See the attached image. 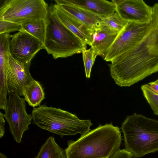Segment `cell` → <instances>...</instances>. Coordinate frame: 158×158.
<instances>
[{"mask_svg": "<svg viewBox=\"0 0 158 158\" xmlns=\"http://www.w3.org/2000/svg\"><path fill=\"white\" fill-rule=\"evenodd\" d=\"M125 149L133 158L158 151V120L134 113L122 124Z\"/></svg>", "mask_w": 158, "mask_h": 158, "instance_id": "3", "label": "cell"}, {"mask_svg": "<svg viewBox=\"0 0 158 158\" xmlns=\"http://www.w3.org/2000/svg\"><path fill=\"white\" fill-rule=\"evenodd\" d=\"M44 0H6L0 8V20L19 24L46 19L48 11Z\"/></svg>", "mask_w": 158, "mask_h": 158, "instance_id": "6", "label": "cell"}, {"mask_svg": "<svg viewBox=\"0 0 158 158\" xmlns=\"http://www.w3.org/2000/svg\"><path fill=\"white\" fill-rule=\"evenodd\" d=\"M143 95L154 114L158 115V94L154 92L147 84L141 87Z\"/></svg>", "mask_w": 158, "mask_h": 158, "instance_id": "20", "label": "cell"}, {"mask_svg": "<svg viewBox=\"0 0 158 158\" xmlns=\"http://www.w3.org/2000/svg\"><path fill=\"white\" fill-rule=\"evenodd\" d=\"M31 65V62H20L10 55L7 67L8 92H15L23 96L24 87L34 80L30 72Z\"/></svg>", "mask_w": 158, "mask_h": 158, "instance_id": "11", "label": "cell"}, {"mask_svg": "<svg viewBox=\"0 0 158 158\" xmlns=\"http://www.w3.org/2000/svg\"><path fill=\"white\" fill-rule=\"evenodd\" d=\"M3 114L0 112V138L3 137L5 133V121Z\"/></svg>", "mask_w": 158, "mask_h": 158, "instance_id": "24", "label": "cell"}, {"mask_svg": "<svg viewBox=\"0 0 158 158\" xmlns=\"http://www.w3.org/2000/svg\"><path fill=\"white\" fill-rule=\"evenodd\" d=\"M43 49L44 43L25 31H19L11 35L10 55L19 61L31 62L36 54Z\"/></svg>", "mask_w": 158, "mask_h": 158, "instance_id": "9", "label": "cell"}, {"mask_svg": "<svg viewBox=\"0 0 158 158\" xmlns=\"http://www.w3.org/2000/svg\"><path fill=\"white\" fill-rule=\"evenodd\" d=\"M51 7L53 14L66 27L86 44L90 46L94 33V27L82 23L56 4Z\"/></svg>", "mask_w": 158, "mask_h": 158, "instance_id": "12", "label": "cell"}, {"mask_svg": "<svg viewBox=\"0 0 158 158\" xmlns=\"http://www.w3.org/2000/svg\"><path fill=\"white\" fill-rule=\"evenodd\" d=\"M153 7L155 10L158 17V3H156L154 4Z\"/></svg>", "mask_w": 158, "mask_h": 158, "instance_id": "26", "label": "cell"}, {"mask_svg": "<svg viewBox=\"0 0 158 158\" xmlns=\"http://www.w3.org/2000/svg\"><path fill=\"white\" fill-rule=\"evenodd\" d=\"M31 115L34 124L62 138L65 135L85 134L90 131L93 124L90 120H81L75 114L45 104L34 108Z\"/></svg>", "mask_w": 158, "mask_h": 158, "instance_id": "4", "label": "cell"}, {"mask_svg": "<svg viewBox=\"0 0 158 158\" xmlns=\"http://www.w3.org/2000/svg\"><path fill=\"white\" fill-rule=\"evenodd\" d=\"M56 4L77 20L91 27L101 23L103 17L93 12L67 2L65 0H55Z\"/></svg>", "mask_w": 158, "mask_h": 158, "instance_id": "14", "label": "cell"}, {"mask_svg": "<svg viewBox=\"0 0 158 158\" xmlns=\"http://www.w3.org/2000/svg\"><path fill=\"white\" fill-rule=\"evenodd\" d=\"M128 22L123 19L116 11L109 16L102 18L101 23L119 33L124 29Z\"/></svg>", "mask_w": 158, "mask_h": 158, "instance_id": "19", "label": "cell"}, {"mask_svg": "<svg viewBox=\"0 0 158 158\" xmlns=\"http://www.w3.org/2000/svg\"><path fill=\"white\" fill-rule=\"evenodd\" d=\"M6 107L3 115L8 123L10 131L17 143L21 141L24 132L28 130L32 117L26 111V103L24 98L16 92L9 91Z\"/></svg>", "mask_w": 158, "mask_h": 158, "instance_id": "7", "label": "cell"}, {"mask_svg": "<svg viewBox=\"0 0 158 158\" xmlns=\"http://www.w3.org/2000/svg\"><path fill=\"white\" fill-rule=\"evenodd\" d=\"M151 25V21L149 23L144 24L128 22L119 33L107 52L104 60L111 62L117 57L136 45L149 31Z\"/></svg>", "mask_w": 158, "mask_h": 158, "instance_id": "8", "label": "cell"}, {"mask_svg": "<svg viewBox=\"0 0 158 158\" xmlns=\"http://www.w3.org/2000/svg\"><path fill=\"white\" fill-rule=\"evenodd\" d=\"M0 158H7L6 156L3 153L0 152Z\"/></svg>", "mask_w": 158, "mask_h": 158, "instance_id": "27", "label": "cell"}, {"mask_svg": "<svg viewBox=\"0 0 158 158\" xmlns=\"http://www.w3.org/2000/svg\"><path fill=\"white\" fill-rule=\"evenodd\" d=\"M69 3L91 11L102 17H108L116 11L114 0H65Z\"/></svg>", "mask_w": 158, "mask_h": 158, "instance_id": "15", "label": "cell"}, {"mask_svg": "<svg viewBox=\"0 0 158 158\" xmlns=\"http://www.w3.org/2000/svg\"><path fill=\"white\" fill-rule=\"evenodd\" d=\"M23 97L28 104L34 108L39 106L45 99L44 88L40 83L34 80L24 88Z\"/></svg>", "mask_w": 158, "mask_h": 158, "instance_id": "16", "label": "cell"}, {"mask_svg": "<svg viewBox=\"0 0 158 158\" xmlns=\"http://www.w3.org/2000/svg\"><path fill=\"white\" fill-rule=\"evenodd\" d=\"M34 158H67L65 150L56 142L53 136L49 137Z\"/></svg>", "mask_w": 158, "mask_h": 158, "instance_id": "17", "label": "cell"}, {"mask_svg": "<svg viewBox=\"0 0 158 158\" xmlns=\"http://www.w3.org/2000/svg\"><path fill=\"white\" fill-rule=\"evenodd\" d=\"M150 88L155 93L158 94V79L148 84Z\"/></svg>", "mask_w": 158, "mask_h": 158, "instance_id": "25", "label": "cell"}, {"mask_svg": "<svg viewBox=\"0 0 158 158\" xmlns=\"http://www.w3.org/2000/svg\"><path fill=\"white\" fill-rule=\"evenodd\" d=\"M46 22L44 49L54 59L67 57L86 49L87 45L59 20L51 7Z\"/></svg>", "mask_w": 158, "mask_h": 158, "instance_id": "5", "label": "cell"}, {"mask_svg": "<svg viewBox=\"0 0 158 158\" xmlns=\"http://www.w3.org/2000/svg\"><path fill=\"white\" fill-rule=\"evenodd\" d=\"M94 28L93 40L90 46L98 56L104 58L119 33L101 23Z\"/></svg>", "mask_w": 158, "mask_h": 158, "instance_id": "13", "label": "cell"}, {"mask_svg": "<svg viewBox=\"0 0 158 158\" xmlns=\"http://www.w3.org/2000/svg\"><path fill=\"white\" fill-rule=\"evenodd\" d=\"M21 26L23 31L28 33L44 43L46 33V19L34 20L24 23Z\"/></svg>", "mask_w": 158, "mask_h": 158, "instance_id": "18", "label": "cell"}, {"mask_svg": "<svg viewBox=\"0 0 158 158\" xmlns=\"http://www.w3.org/2000/svg\"><path fill=\"white\" fill-rule=\"evenodd\" d=\"M82 53L85 76L86 78H89L92 67L98 55L96 51L92 47L88 49L84 50Z\"/></svg>", "mask_w": 158, "mask_h": 158, "instance_id": "21", "label": "cell"}, {"mask_svg": "<svg viewBox=\"0 0 158 158\" xmlns=\"http://www.w3.org/2000/svg\"><path fill=\"white\" fill-rule=\"evenodd\" d=\"M149 30L136 45L108 64L110 74L120 87H129L158 72V17L152 7Z\"/></svg>", "mask_w": 158, "mask_h": 158, "instance_id": "1", "label": "cell"}, {"mask_svg": "<svg viewBox=\"0 0 158 158\" xmlns=\"http://www.w3.org/2000/svg\"><path fill=\"white\" fill-rule=\"evenodd\" d=\"M22 31L21 25L9 21L0 20V34H9L15 31Z\"/></svg>", "mask_w": 158, "mask_h": 158, "instance_id": "22", "label": "cell"}, {"mask_svg": "<svg viewBox=\"0 0 158 158\" xmlns=\"http://www.w3.org/2000/svg\"><path fill=\"white\" fill-rule=\"evenodd\" d=\"M116 11L124 20L140 24L151 21L153 9L142 0H114Z\"/></svg>", "mask_w": 158, "mask_h": 158, "instance_id": "10", "label": "cell"}, {"mask_svg": "<svg viewBox=\"0 0 158 158\" xmlns=\"http://www.w3.org/2000/svg\"><path fill=\"white\" fill-rule=\"evenodd\" d=\"M131 152L125 149L120 148L111 155L109 158H132Z\"/></svg>", "mask_w": 158, "mask_h": 158, "instance_id": "23", "label": "cell"}, {"mask_svg": "<svg viewBox=\"0 0 158 158\" xmlns=\"http://www.w3.org/2000/svg\"><path fill=\"white\" fill-rule=\"evenodd\" d=\"M121 132L111 122L99 125L77 140H69L67 158H109L122 143Z\"/></svg>", "mask_w": 158, "mask_h": 158, "instance_id": "2", "label": "cell"}]
</instances>
